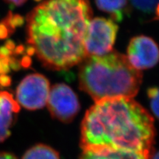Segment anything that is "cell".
Returning <instances> with one entry per match:
<instances>
[{"label":"cell","mask_w":159,"mask_h":159,"mask_svg":"<svg viewBox=\"0 0 159 159\" xmlns=\"http://www.w3.org/2000/svg\"><path fill=\"white\" fill-rule=\"evenodd\" d=\"M21 159H61L59 153L48 145L39 144L25 152Z\"/></svg>","instance_id":"obj_11"},{"label":"cell","mask_w":159,"mask_h":159,"mask_svg":"<svg viewBox=\"0 0 159 159\" xmlns=\"http://www.w3.org/2000/svg\"><path fill=\"white\" fill-rule=\"evenodd\" d=\"M154 119L133 98L116 97L95 102L80 128L82 150L110 148L154 153Z\"/></svg>","instance_id":"obj_2"},{"label":"cell","mask_w":159,"mask_h":159,"mask_svg":"<svg viewBox=\"0 0 159 159\" xmlns=\"http://www.w3.org/2000/svg\"><path fill=\"white\" fill-rule=\"evenodd\" d=\"M118 29L112 19L102 17L91 19L85 38L87 55L102 56L112 51Z\"/></svg>","instance_id":"obj_4"},{"label":"cell","mask_w":159,"mask_h":159,"mask_svg":"<svg viewBox=\"0 0 159 159\" xmlns=\"http://www.w3.org/2000/svg\"><path fill=\"white\" fill-rule=\"evenodd\" d=\"M127 58L130 65L142 71L155 66L159 61V47L150 37L139 35L130 40L127 49Z\"/></svg>","instance_id":"obj_7"},{"label":"cell","mask_w":159,"mask_h":159,"mask_svg":"<svg viewBox=\"0 0 159 159\" xmlns=\"http://www.w3.org/2000/svg\"><path fill=\"white\" fill-rule=\"evenodd\" d=\"M98 9L111 14L115 21H122L128 10V0H95Z\"/></svg>","instance_id":"obj_10"},{"label":"cell","mask_w":159,"mask_h":159,"mask_svg":"<svg viewBox=\"0 0 159 159\" xmlns=\"http://www.w3.org/2000/svg\"><path fill=\"white\" fill-rule=\"evenodd\" d=\"M0 159H18L14 154L8 152H0Z\"/></svg>","instance_id":"obj_14"},{"label":"cell","mask_w":159,"mask_h":159,"mask_svg":"<svg viewBox=\"0 0 159 159\" xmlns=\"http://www.w3.org/2000/svg\"><path fill=\"white\" fill-rule=\"evenodd\" d=\"M50 84L43 75L31 74L20 82L16 90V100L30 111L43 108L47 105Z\"/></svg>","instance_id":"obj_5"},{"label":"cell","mask_w":159,"mask_h":159,"mask_svg":"<svg viewBox=\"0 0 159 159\" xmlns=\"http://www.w3.org/2000/svg\"><path fill=\"white\" fill-rule=\"evenodd\" d=\"M130 2L138 11L145 13H150L156 11L159 0H130Z\"/></svg>","instance_id":"obj_12"},{"label":"cell","mask_w":159,"mask_h":159,"mask_svg":"<svg viewBox=\"0 0 159 159\" xmlns=\"http://www.w3.org/2000/svg\"><path fill=\"white\" fill-rule=\"evenodd\" d=\"M6 2L11 4L15 6H21L25 4L27 0H5Z\"/></svg>","instance_id":"obj_15"},{"label":"cell","mask_w":159,"mask_h":159,"mask_svg":"<svg viewBox=\"0 0 159 159\" xmlns=\"http://www.w3.org/2000/svg\"><path fill=\"white\" fill-rule=\"evenodd\" d=\"M155 14H156V18L157 19H159V4L157 5L156 11H155Z\"/></svg>","instance_id":"obj_16"},{"label":"cell","mask_w":159,"mask_h":159,"mask_svg":"<svg viewBox=\"0 0 159 159\" xmlns=\"http://www.w3.org/2000/svg\"><path fill=\"white\" fill-rule=\"evenodd\" d=\"M47 104L51 116L63 123L72 122L80 110L78 97L64 83H57L52 87Z\"/></svg>","instance_id":"obj_6"},{"label":"cell","mask_w":159,"mask_h":159,"mask_svg":"<svg viewBox=\"0 0 159 159\" xmlns=\"http://www.w3.org/2000/svg\"><path fill=\"white\" fill-rule=\"evenodd\" d=\"M79 65L80 89L95 102L116 97L134 98L142 83V71L117 51L102 56L87 55Z\"/></svg>","instance_id":"obj_3"},{"label":"cell","mask_w":159,"mask_h":159,"mask_svg":"<svg viewBox=\"0 0 159 159\" xmlns=\"http://www.w3.org/2000/svg\"><path fill=\"white\" fill-rule=\"evenodd\" d=\"M80 159H150V157L135 151L110 148H91L83 150Z\"/></svg>","instance_id":"obj_9"},{"label":"cell","mask_w":159,"mask_h":159,"mask_svg":"<svg viewBox=\"0 0 159 159\" xmlns=\"http://www.w3.org/2000/svg\"><path fill=\"white\" fill-rule=\"evenodd\" d=\"M150 159H159V151L157 152H154L152 156H151Z\"/></svg>","instance_id":"obj_17"},{"label":"cell","mask_w":159,"mask_h":159,"mask_svg":"<svg viewBox=\"0 0 159 159\" xmlns=\"http://www.w3.org/2000/svg\"><path fill=\"white\" fill-rule=\"evenodd\" d=\"M148 96L150 99V108L152 114L159 119V89L152 87L148 90Z\"/></svg>","instance_id":"obj_13"},{"label":"cell","mask_w":159,"mask_h":159,"mask_svg":"<svg viewBox=\"0 0 159 159\" xmlns=\"http://www.w3.org/2000/svg\"><path fill=\"white\" fill-rule=\"evenodd\" d=\"M19 111L20 105L13 94L7 91H0V143L11 136Z\"/></svg>","instance_id":"obj_8"},{"label":"cell","mask_w":159,"mask_h":159,"mask_svg":"<svg viewBox=\"0 0 159 159\" xmlns=\"http://www.w3.org/2000/svg\"><path fill=\"white\" fill-rule=\"evenodd\" d=\"M92 19L89 0H45L27 16V53L45 68L64 71L87 56L85 38Z\"/></svg>","instance_id":"obj_1"}]
</instances>
